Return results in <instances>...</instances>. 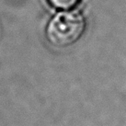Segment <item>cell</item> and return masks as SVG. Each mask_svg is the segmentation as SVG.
Masks as SVG:
<instances>
[{
    "mask_svg": "<svg viewBox=\"0 0 126 126\" xmlns=\"http://www.w3.org/2000/svg\"><path fill=\"white\" fill-rule=\"evenodd\" d=\"M87 27L84 16L78 11L65 10L51 18L45 35L52 45L65 48L80 40Z\"/></svg>",
    "mask_w": 126,
    "mask_h": 126,
    "instance_id": "obj_1",
    "label": "cell"
},
{
    "mask_svg": "<svg viewBox=\"0 0 126 126\" xmlns=\"http://www.w3.org/2000/svg\"><path fill=\"white\" fill-rule=\"evenodd\" d=\"M81 0H47L51 7L59 10H71L79 5Z\"/></svg>",
    "mask_w": 126,
    "mask_h": 126,
    "instance_id": "obj_2",
    "label": "cell"
}]
</instances>
